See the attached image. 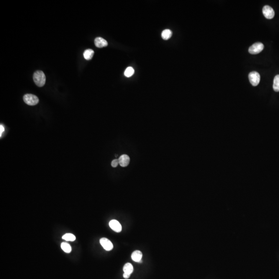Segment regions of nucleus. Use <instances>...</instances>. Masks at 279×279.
Instances as JSON below:
<instances>
[{
    "label": "nucleus",
    "instance_id": "18",
    "mask_svg": "<svg viewBox=\"0 0 279 279\" xmlns=\"http://www.w3.org/2000/svg\"><path fill=\"white\" fill-rule=\"evenodd\" d=\"M119 164V161L118 159H114L111 162V166L112 167H116L118 166V165Z\"/></svg>",
    "mask_w": 279,
    "mask_h": 279
},
{
    "label": "nucleus",
    "instance_id": "10",
    "mask_svg": "<svg viewBox=\"0 0 279 279\" xmlns=\"http://www.w3.org/2000/svg\"><path fill=\"white\" fill-rule=\"evenodd\" d=\"M142 253L140 251H135L131 255V258L136 262H142Z\"/></svg>",
    "mask_w": 279,
    "mask_h": 279
},
{
    "label": "nucleus",
    "instance_id": "12",
    "mask_svg": "<svg viewBox=\"0 0 279 279\" xmlns=\"http://www.w3.org/2000/svg\"><path fill=\"white\" fill-rule=\"evenodd\" d=\"M172 32L169 29H166L162 32L161 37L164 40H168L172 36Z\"/></svg>",
    "mask_w": 279,
    "mask_h": 279
},
{
    "label": "nucleus",
    "instance_id": "9",
    "mask_svg": "<svg viewBox=\"0 0 279 279\" xmlns=\"http://www.w3.org/2000/svg\"><path fill=\"white\" fill-rule=\"evenodd\" d=\"M94 42H95V46L99 48L106 47L108 45L107 41H106L103 38L99 37L95 38Z\"/></svg>",
    "mask_w": 279,
    "mask_h": 279
},
{
    "label": "nucleus",
    "instance_id": "1",
    "mask_svg": "<svg viewBox=\"0 0 279 279\" xmlns=\"http://www.w3.org/2000/svg\"><path fill=\"white\" fill-rule=\"evenodd\" d=\"M34 81L36 85L39 87H42L45 84V75L42 71L38 70L34 73L33 75Z\"/></svg>",
    "mask_w": 279,
    "mask_h": 279
},
{
    "label": "nucleus",
    "instance_id": "14",
    "mask_svg": "<svg viewBox=\"0 0 279 279\" xmlns=\"http://www.w3.org/2000/svg\"><path fill=\"white\" fill-rule=\"evenodd\" d=\"M273 89L277 92H279V75H276L273 80Z\"/></svg>",
    "mask_w": 279,
    "mask_h": 279
},
{
    "label": "nucleus",
    "instance_id": "17",
    "mask_svg": "<svg viewBox=\"0 0 279 279\" xmlns=\"http://www.w3.org/2000/svg\"><path fill=\"white\" fill-rule=\"evenodd\" d=\"M134 70H133V68L131 67H129L126 68L124 73V75L126 77H130L134 74Z\"/></svg>",
    "mask_w": 279,
    "mask_h": 279
},
{
    "label": "nucleus",
    "instance_id": "5",
    "mask_svg": "<svg viewBox=\"0 0 279 279\" xmlns=\"http://www.w3.org/2000/svg\"><path fill=\"white\" fill-rule=\"evenodd\" d=\"M262 13L266 18L268 19H272L275 16V11L272 7L268 5L264 6L262 8Z\"/></svg>",
    "mask_w": 279,
    "mask_h": 279
},
{
    "label": "nucleus",
    "instance_id": "2",
    "mask_svg": "<svg viewBox=\"0 0 279 279\" xmlns=\"http://www.w3.org/2000/svg\"><path fill=\"white\" fill-rule=\"evenodd\" d=\"M23 100L27 105L31 106H35L39 103V99L36 96L30 94L24 95Z\"/></svg>",
    "mask_w": 279,
    "mask_h": 279
},
{
    "label": "nucleus",
    "instance_id": "7",
    "mask_svg": "<svg viewBox=\"0 0 279 279\" xmlns=\"http://www.w3.org/2000/svg\"><path fill=\"white\" fill-rule=\"evenodd\" d=\"M109 226L112 229L116 232H121L122 231V225L118 221L116 220H112L109 222Z\"/></svg>",
    "mask_w": 279,
    "mask_h": 279
},
{
    "label": "nucleus",
    "instance_id": "15",
    "mask_svg": "<svg viewBox=\"0 0 279 279\" xmlns=\"http://www.w3.org/2000/svg\"><path fill=\"white\" fill-rule=\"evenodd\" d=\"M60 246H61V248H62V250L64 252H66V253H69L71 252V246H70V244H68L67 243H62Z\"/></svg>",
    "mask_w": 279,
    "mask_h": 279
},
{
    "label": "nucleus",
    "instance_id": "13",
    "mask_svg": "<svg viewBox=\"0 0 279 279\" xmlns=\"http://www.w3.org/2000/svg\"><path fill=\"white\" fill-rule=\"evenodd\" d=\"M124 273H127L128 275H131L133 271V268L132 265L130 263H127L124 265L123 268Z\"/></svg>",
    "mask_w": 279,
    "mask_h": 279
},
{
    "label": "nucleus",
    "instance_id": "16",
    "mask_svg": "<svg viewBox=\"0 0 279 279\" xmlns=\"http://www.w3.org/2000/svg\"><path fill=\"white\" fill-rule=\"evenodd\" d=\"M62 238L66 241H70V242H74L75 240V236L70 233L65 234L63 236Z\"/></svg>",
    "mask_w": 279,
    "mask_h": 279
},
{
    "label": "nucleus",
    "instance_id": "20",
    "mask_svg": "<svg viewBox=\"0 0 279 279\" xmlns=\"http://www.w3.org/2000/svg\"><path fill=\"white\" fill-rule=\"evenodd\" d=\"M130 275H128V274H127V273H124V275H123V277H124V278L125 279H128L129 277H130Z\"/></svg>",
    "mask_w": 279,
    "mask_h": 279
},
{
    "label": "nucleus",
    "instance_id": "8",
    "mask_svg": "<svg viewBox=\"0 0 279 279\" xmlns=\"http://www.w3.org/2000/svg\"><path fill=\"white\" fill-rule=\"evenodd\" d=\"M119 165L122 167H126L128 166L130 162V158L127 155H123L118 159Z\"/></svg>",
    "mask_w": 279,
    "mask_h": 279
},
{
    "label": "nucleus",
    "instance_id": "11",
    "mask_svg": "<svg viewBox=\"0 0 279 279\" xmlns=\"http://www.w3.org/2000/svg\"><path fill=\"white\" fill-rule=\"evenodd\" d=\"M94 54V51L93 50L91 49H87L84 52L83 56H84V59L86 60H91L93 57Z\"/></svg>",
    "mask_w": 279,
    "mask_h": 279
},
{
    "label": "nucleus",
    "instance_id": "4",
    "mask_svg": "<svg viewBox=\"0 0 279 279\" xmlns=\"http://www.w3.org/2000/svg\"><path fill=\"white\" fill-rule=\"evenodd\" d=\"M249 79L251 84L253 86H256L260 83L261 77L257 71H252L249 74Z\"/></svg>",
    "mask_w": 279,
    "mask_h": 279
},
{
    "label": "nucleus",
    "instance_id": "3",
    "mask_svg": "<svg viewBox=\"0 0 279 279\" xmlns=\"http://www.w3.org/2000/svg\"><path fill=\"white\" fill-rule=\"evenodd\" d=\"M264 46L261 42H257L252 45L249 49V52L252 55H257L262 51Z\"/></svg>",
    "mask_w": 279,
    "mask_h": 279
},
{
    "label": "nucleus",
    "instance_id": "6",
    "mask_svg": "<svg viewBox=\"0 0 279 279\" xmlns=\"http://www.w3.org/2000/svg\"><path fill=\"white\" fill-rule=\"evenodd\" d=\"M100 243L106 250L111 251L112 249H113V244L110 240H109L108 239L106 238H103L100 239Z\"/></svg>",
    "mask_w": 279,
    "mask_h": 279
},
{
    "label": "nucleus",
    "instance_id": "19",
    "mask_svg": "<svg viewBox=\"0 0 279 279\" xmlns=\"http://www.w3.org/2000/svg\"><path fill=\"white\" fill-rule=\"evenodd\" d=\"M4 131V127L2 125H1L0 126V137H2V133Z\"/></svg>",
    "mask_w": 279,
    "mask_h": 279
}]
</instances>
